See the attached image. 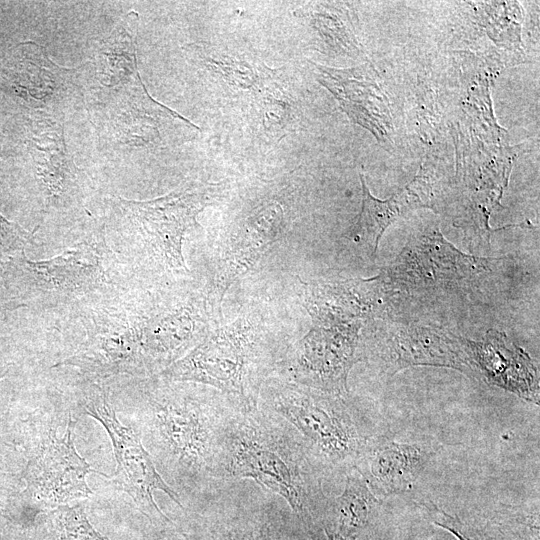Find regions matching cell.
Wrapping results in <instances>:
<instances>
[{
  "instance_id": "obj_1",
  "label": "cell",
  "mask_w": 540,
  "mask_h": 540,
  "mask_svg": "<svg viewBox=\"0 0 540 540\" xmlns=\"http://www.w3.org/2000/svg\"><path fill=\"white\" fill-rule=\"evenodd\" d=\"M247 478L283 498L307 527L321 520L328 499L323 475L297 432L260 405L246 412L238 410L221 444L218 480Z\"/></svg>"
},
{
  "instance_id": "obj_2",
  "label": "cell",
  "mask_w": 540,
  "mask_h": 540,
  "mask_svg": "<svg viewBox=\"0 0 540 540\" xmlns=\"http://www.w3.org/2000/svg\"><path fill=\"white\" fill-rule=\"evenodd\" d=\"M238 410L222 393L167 389L148 395L145 425L164 472L196 490L217 481L223 436Z\"/></svg>"
},
{
  "instance_id": "obj_3",
  "label": "cell",
  "mask_w": 540,
  "mask_h": 540,
  "mask_svg": "<svg viewBox=\"0 0 540 540\" xmlns=\"http://www.w3.org/2000/svg\"><path fill=\"white\" fill-rule=\"evenodd\" d=\"M258 405L297 432L323 477L354 469L367 437L359 431L345 397L271 378L260 389Z\"/></svg>"
},
{
  "instance_id": "obj_4",
  "label": "cell",
  "mask_w": 540,
  "mask_h": 540,
  "mask_svg": "<svg viewBox=\"0 0 540 540\" xmlns=\"http://www.w3.org/2000/svg\"><path fill=\"white\" fill-rule=\"evenodd\" d=\"M269 366L270 359L254 328L239 319L206 334L159 376L166 381L211 386L246 412L258 407Z\"/></svg>"
},
{
  "instance_id": "obj_5",
  "label": "cell",
  "mask_w": 540,
  "mask_h": 540,
  "mask_svg": "<svg viewBox=\"0 0 540 540\" xmlns=\"http://www.w3.org/2000/svg\"><path fill=\"white\" fill-rule=\"evenodd\" d=\"M307 310L314 325L282 362L283 379L346 397L349 372L359 361L358 316L331 305H313Z\"/></svg>"
},
{
  "instance_id": "obj_6",
  "label": "cell",
  "mask_w": 540,
  "mask_h": 540,
  "mask_svg": "<svg viewBox=\"0 0 540 540\" xmlns=\"http://www.w3.org/2000/svg\"><path fill=\"white\" fill-rule=\"evenodd\" d=\"M216 185L186 184L169 194L146 201L111 199L113 212L125 229L165 266L186 270L182 253L188 230L216 195Z\"/></svg>"
},
{
  "instance_id": "obj_7",
  "label": "cell",
  "mask_w": 540,
  "mask_h": 540,
  "mask_svg": "<svg viewBox=\"0 0 540 540\" xmlns=\"http://www.w3.org/2000/svg\"><path fill=\"white\" fill-rule=\"evenodd\" d=\"M95 244L81 242L42 261L29 260L23 252L0 258L1 274L22 298L64 301L83 297L106 280L102 249Z\"/></svg>"
},
{
  "instance_id": "obj_8",
  "label": "cell",
  "mask_w": 540,
  "mask_h": 540,
  "mask_svg": "<svg viewBox=\"0 0 540 540\" xmlns=\"http://www.w3.org/2000/svg\"><path fill=\"white\" fill-rule=\"evenodd\" d=\"M88 415L102 424L110 436L117 468L112 477L114 485L126 492L138 509L151 521L167 523L170 520L154 500V493H166L177 505L183 507L179 495L168 485L156 469L151 455L139 435L118 420L113 407L105 396L95 395L85 404Z\"/></svg>"
},
{
  "instance_id": "obj_9",
  "label": "cell",
  "mask_w": 540,
  "mask_h": 540,
  "mask_svg": "<svg viewBox=\"0 0 540 540\" xmlns=\"http://www.w3.org/2000/svg\"><path fill=\"white\" fill-rule=\"evenodd\" d=\"M59 365L73 366L97 378L150 372L143 324L126 311L100 314L80 348Z\"/></svg>"
},
{
  "instance_id": "obj_10",
  "label": "cell",
  "mask_w": 540,
  "mask_h": 540,
  "mask_svg": "<svg viewBox=\"0 0 540 540\" xmlns=\"http://www.w3.org/2000/svg\"><path fill=\"white\" fill-rule=\"evenodd\" d=\"M31 130L29 149L43 211L81 205L88 194V182L68 153L61 122L38 116Z\"/></svg>"
},
{
  "instance_id": "obj_11",
  "label": "cell",
  "mask_w": 540,
  "mask_h": 540,
  "mask_svg": "<svg viewBox=\"0 0 540 540\" xmlns=\"http://www.w3.org/2000/svg\"><path fill=\"white\" fill-rule=\"evenodd\" d=\"M68 423L61 438L52 430L24 472L28 494L44 505L58 507L92 494L86 478L96 471L76 451L75 422L70 419Z\"/></svg>"
},
{
  "instance_id": "obj_12",
  "label": "cell",
  "mask_w": 540,
  "mask_h": 540,
  "mask_svg": "<svg viewBox=\"0 0 540 540\" xmlns=\"http://www.w3.org/2000/svg\"><path fill=\"white\" fill-rule=\"evenodd\" d=\"M433 455L426 443L367 437L354 469L377 498L400 495L415 487Z\"/></svg>"
},
{
  "instance_id": "obj_13",
  "label": "cell",
  "mask_w": 540,
  "mask_h": 540,
  "mask_svg": "<svg viewBox=\"0 0 540 540\" xmlns=\"http://www.w3.org/2000/svg\"><path fill=\"white\" fill-rule=\"evenodd\" d=\"M19 58V94L37 115L58 121L85 102L82 75L53 62L44 47L27 44Z\"/></svg>"
},
{
  "instance_id": "obj_14",
  "label": "cell",
  "mask_w": 540,
  "mask_h": 540,
  "mask_svg": "<svg viewBox=\"0 0 540 540\" xmlns=\"http://www.w3.org/2000/svg\"><path fill=\"white\" fill-rule=\"evenodd\" d=\"M471 375L539 404V373L533 360L505 334L489 331L481 341L463 338Z\"/></svg>"
},
{
  "instance_id": "obj_15",
  "label": "cell",
  "mask_w": 540,
  "mask_h": 540,
  "mask_svg": "<svg viewBox=\"0 0 540 540\" xmlns=\"http://www.w3.org/2000/svg\"><path fill=\"white\" fill-rule=\"evenodd\" d=\"M284 213L278 203L260 207L226 244L216 269L214 290L222 300L228 287L250 270L278 240Z\"/></svg>"
},
{
  "instance_id": "obj_16",
  "label": "cell",
  "mask_w": 540,
  "mask_h": 540,
  "mask_svg": "<svg viewBox=\"0 0 540 540\" xmlns=\"http://www.w3.org/2000/svg\"><path fill=\"white\" fill-rule=\"evenodd\" d=\"M380 501L359 473L353 469L346 474L343 492L328 498L321 523L328 540H356L369 525Z\"/></svg>"
},
{
  "instance_id": "obj_17",
  "label": "cell",
  "mask_w": 540,
  "mask_h": 540,
  "mask_svg": "<svg viewBox=\"0 0 540 540\" xmlns=\"http://www.w3.org/2000/svg\"><path fill=\"white\" fill-rule=\"evenodd\" d=\"M362 184V208L352 228L354 242L370 250L375 257L379 241L385 229L405 212L425 207L416 193V179L387 200L375 198L360 175Z\"/></svg>"
},
{
  "instance_id": "obj_18",
  "label": "cell",
  "mask_w": 540,
  "mask_h": 540,
  "mask_svg": "<svg viewBox=\"0 0 540 540\" xmlns=\"http://www.w3.org/2000/svg\"><path fill=\"white\" fill-rule=\"evenodd\" d=\"M188 51L197 63L220 76L232 88L252 90L255 94L277 72L263 63L207 44L190 45Z\"/></svg>"
},
{
  "instance_id": "obj_19",
  "label": "cell",
  "mask_w": 540,
  "mask_h": 540,
  "mask_svg": "<svg viewBox=\"0 0 540 540\" xmlns=\"http://www.w3.org/2000/svg\"><path fill=\"white\" fill-rule=\"evenodd\" d=\"M260 511L258 514L244 515L212 523L203 540H280L269 522Z\"/></svg>"
},
{
  "instance_id": "obj_20",
  "label": "cell",
  "mask_w": 540,
  "mask_h": 540,
  "mask_svg": "<svg viewBox=\"0 0 540 540\" xmlns=\"http://www.w3.org/2000/svg\"><path fill=\"white\" fill-rule=\"evenodd\" d=\"M274 78L269 80L255 97L259 113L262 115L263 127L276 134L280 130H285L293 118L292 105Z\"/></svg>"
},
{
  "instance_id": "obj_21",
  "label": "cell",
  "mask_w": 540,
  "mask_h": 540,
  "mask_svg": "<svg viewBox=\"0 0 540 540\" xmlns=\"http://www.w3.org/2000/svg\"><path fill=\"white\" fill-rule=\"evenodd\" d=\"M51 515L57 540H110L90 524L81 505H60Z\"/></svg>"
},
{
  "instance_id": "obj_22",
  "label": "cell",
  "mask_w": 540,
  "mask_h": 540,
  "mask_svg": "<svg viewBox=\"0 0 540 540\" xmlns=\"http://www.w3.org/2000/svg\"><path fill=\"white\" fill-rule=\"evenodd\" d=\"M420 503L425 507L435 525L447 530L458 540H493L485 529L445 512L431 500L424 499Z\"/></svg>"
},
{
  "instance_id": "obj_23",
  "label": "cell",
  "mask_w": 540,
  "mask_h": 540,
  "mask_svg": "<svg viewBox=\"0 0 540 540\" xmlns=\"http://www.w3.org/2000/svg\"><path fill=\"white\" fill-rule=\"evenodd\" d=\"M31 237L23 228L0 214V254H4V257L23 252Z\"/></svg>"
},
{
  "instance_id": "obj_24",
  "label": "cell",
  "mask_w": 540,
  "mask_h": 540,
  "mask_svg": "<svg viewBox=\"0 0 540 540\" xmlns=\"http://www.w3.org/2000/svg\"><path fill=\"white\" fill-rule=\"evenodd\" d=\"M6 369H0V379L6 374Z\"/></svg>"
},
{
  "instance_id": "obj_25",
  "label": "cell",
  "mask_w": 540,
  "mask_h": 540,
  "mask_svg": "<svg viewBox=\"0 0 540 540\" xmlns=\"http://www.w3.org/2000/svg\"><path fill=\"white\" fill-rule=\"evenodd\" d=\"M0 515H3V513L0 511Z\"/></svg>"
}]
</instances>
